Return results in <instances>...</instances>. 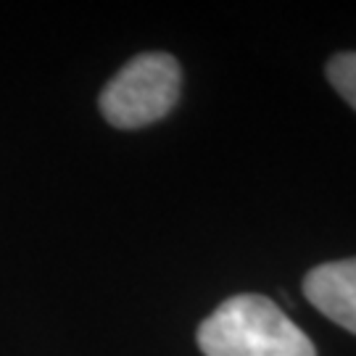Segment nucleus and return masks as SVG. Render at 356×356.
<instances>
[{"mask_svg": "<svg viewBox=\"0 0 356 356\" xmlns=\"http://www.w3.org/2000/svg\"><path fill=\"white\" fill-rule=\"evenodd\" d=\"M195 341L206 356H317L309 335L259 293H241L216 306Z\"/></svg>", "mask_w": 356, "mask_h": 356, "instance_id": "1", "label": "nucleus"}, {"mask_svg": "<svg viewBox=\"0 0 356 356\" xmlns=\"http://www.w3.org/2000/svg\"><path fill=\"white\" fill-rule=\"evenodd\" d=\"M179 64L169 53H140L103 88L101 114L119 129L164 119L179 98Z\"/></svg>", "mask_w": 356, "mask_h": 356, "instance_id": "2", "label": "nucleus"}, {"mask_svg": "<svg viewBox=\"0 0 356 356\" xmlns=\"http://www.w3.org/2000/svg\"><path fill=\"white\" fill-rule=\"evenodd\" d=\"M304 296L335 325L356 332V259L314 267L304 277Z\"/></svg>", "mask_w": 356, "mask_h": 356, "instance_id": "3", "label": "nucleus"}, {"mask_svg": "<svg viewBox=\"0 0 356 356\" xmlns=\"http://www.w3.org/2000/svg\"><path fill=\"white\" fill-rule=\"evenodd\" d=\"M327 79L348 106L356 108V53H338L327 64Z\"/></svg>", "mask_w": 356, "mask_h": 356, "instance_id": "4", "label": "nucleus"}]
</instances>
